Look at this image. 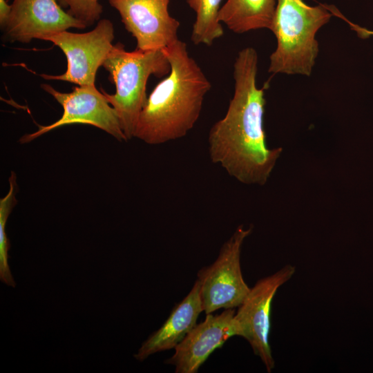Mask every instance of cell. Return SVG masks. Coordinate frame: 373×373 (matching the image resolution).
<instances>
[{
    "label": "cell",
    "mask_w": 373,
    "mask_h": 373,
    "mask_svg": "<svg viewBox=\"0 0 373 373\" xmlns=\"http://www.w3.org/2000/svg\"><path fill=\"white\" fill-rule=\"evenodd\" d=\"M257 72V52L243 48L233 64V95L224 117L211 126L208 143L213 163L240 182L263 185L282 148L269 149L266 145L265 87H258Z\"/></svg>",
    "instance_id": "cell-1"
},
{
    "label": "cell",
    "mask_w": 373,
    "mask_h": 373,
    "mask_svg": "<svg viewBox=\"0 0 373 373\" xmlns=\"http://www.w3.org/2000/svg\"><path fill=\"white\" fill-rule=\"evenodd\" d=\"M171 66L168 75L148 96L134 137L160 144L185 136L198 121L211 85L182 40L163 48Z\"/></svg>",
    "instance_id": "cell-2"
},
{
    "label": "cell",
    "mask_w": 373,
    "mask_h": 373,
    "mask_svg": "<svg viewBox=\"0 0 373 373\" xmlns=\"http://www.w3.org/2000/svg\"><path fill=\"white\" fill-rule=\"evenodd\" d=\"M332 16L324 4L311 6L303 0H277L271 28L277 48L270 55L269 73L309 76L318 53L316 34Z\"/></svg>",
    "instance_id": "cell-3"
},
{
    "label": "cell",
    "mask_w": 373,
    "mask_h": 373,
    "mask_svg": "<svg viewBox=\"0 0 373 373\" xmlns=\"http://www.w3.org/2000/svg\"><path fill=\"white\" fill-rule=\"evenodd\" d=\"M102 66L109 73L116 90L114 94H108L102 88L100 90L115 110L127 140H131L148 99L149 77L168 75L170 64L163 49L128 52L121 43H117Z\"/></svg>",
    "instance_id": "cell-4"
},
{
    "label": "cell",
    "mask_w": 373,
    "mask_h": 373,
    "mask_svg": "<svg viewBox=\"0 0 373 373\" xmlns=\"http://www.w3.org/2000/svg\"><path fill=\"white\" fill-rule=\"evenodd\" d=\"M251 227L239 226L220 248L213 263L198 272L200 295L206 314L220 309L238 307L250 288L243 279L240 267L241 248Z\"/></svg>",
    "instance_id": "cell-5"
},
{
    "label": "cell",
    "mask_w": 373,
    "mask_h": 373,
    "mask_svg": "<svg viewBox=\"0 0 373 373\" xmlns=\"http://www.w3.org/2000/svg\"><path fill=\"white\" fill-rule=\"evenodd\" d=\"M114 26L107 19L98 21L91 31L75 33L67 30L46 37L65 54L67 68L61 75L41 74L47 80H60L77 86H95L98 68L113 47Z\"/></svg>",
    "instance_id": "cell-6"
},
{
    "label": "cell",
    "mask_w": 373,
    "mask_h": 373,
    "mask_svg": "<svg viewBox=\"0 0 373 373\" xmlns=\"http://www.w3.org/2000/svg\"><path fill=\"white\" fill-rule=\"evenodd\" d=\"M41 88L60 104L64 112L54 123L38 125V130L23 135L21 144L28 143L57 128L73 124H88L99 128L119 142L127 141L114 108L95 86H77L70 93H61L48 84Z\"/></svg>",
    "instance_id": "cell-7"
},
{
    "label": "cell",
    "mask_w": 373,
    "mask_h": 373,
    "mask_svg": "<svg viewBox=\"0 0 373 373\" xmlns=\"http://www.w3.org/2000/svg\"><path fill=\"white\" fill-rule=\"evenodd\" d=\"M295 267L285 265L274 274L258 280L235 313L241 337L250 344L268 372L275 366L269 344L271 307L278 289L294 274Z\"/></svg>",
    "instance_id": "cell-8"
},
{
    "label": "cell",
    "mask_w": 373,
    "mask_h": 373,
    "mask_svg": "<svg viewBox=\"0 0 373 373\" xmlns=\"http://www.w3.org/2000/svg\"><path fill=\"white\" fill-rule=\"evenodd\" d=\"M72 28L87 26L65 12L57 0H13L1 30L4 41L26 44Z\"/></svg>",
    "instance_id": "cell-9"
},
{
    "label": "cell",
    "mask_w": 373,
    "mask_h": 373,
    "mask_svg": "<svg viewBox=\"0 0 373 373\" xmlns=\"http://www.w3.org/2000/svg\"><path fill=\"white\" fill-rule=\"evenodd\" d=\"M135 39L136 49H163L176 41L180 22L169 11L170 0H107Z\"/></svg>",
    "instance_id": "cell-10"
},
{
    "label": "cell",
    "mask_w": 373,
    "mask_h": 373,
    "mask_svg": "<svg viewBox=\"0 0 373 373\" xmlns=\"http://www.w3.org/2000/svg\"><path fill=\"white\" fill-rule=\"evenodd\" d=\"M234 309L220 314H206L175 347V353L164 363L175 366L176 373H196L208 357L231 337L241 336L240 328L234 318Z\"/></svg>",
    "instance_id": "cell-11"
},
{
    "label": "cell",
    "mask_w": 373,
    "mask_h": 373,
    "mask_svg": "<svg viewBox=\"0 0 373 373\" xmlns=\"http://www.w3.org/2000/svg\"><path fill=\"white\" fill-rule=\"evenodd\" d=\"M202 312L200 283L197 279L189 294L173 308L163 325L142 344L134 354L135 359L143 361L156 352L175 349L197 324Z\"/></svg>",
    "instance_id": "cell-12"
},
{
    "label": "cell",
    "mask_w": 373,
    "mask_h": 373,
    "mask_svg": "<svg viewBox=\"0 0 373 373\" xmlns=\"http://www.w3.org/2000/svg\"><path fill=\"white\" fill-rule=\"evenodd\" d=\"M277 0H227L218 19L222 24L238 34L267 28L271 30Z\"/></svg>",
    "instance_id": "cell-13"
},
{
    "label": "cell",
    "mask_w": 373,
    "mask_h": 373,
    "mask_svg": "<svg viewBox=\"0 0 373 373\" xmlns=\"http://www.w3.org/2000/svg\"><path fill=\"white\" fill-rule=\"evenodd\" d=\"M195 14L191 40L195 45L211 46L224 34L218 19L222 0H186Z\"/></svg>",
    "instance_id": "cell-14"
},
{
    "label": "cell",
    "mask_w": 373,
    "mask_h": 373,
    "mask_svg": "<svg viewBox=\"0 0 373 373\" xmlns=\"http://www.w3.org/2000/svg\"><path fill=\"white\" fill-rule=\"evenodd\" d=\"M8 181L10 186L8 192L0 199V278L2 283L15 287L16 284L8 265L10 242L6 233V224L17 202L16 193L18 186L15 172L11 171Z\"/></svg>",
    "instance_id": "cell-15"
},
{
    "label": "cell",
    "mask_w": 373,
    "mask_h": 373,
    "mask_svg": "<svg viewBox=\"0 0 373 373\" xmlns=\"http://www.w3.org/2000/svg\"><path fill=\"white\" fill-rule=\"evenodd\" d=\"M59 5L67 8V12L82 21L87 27L98 21L103 12L99 0H57Z\"/></svg>",
    "instance_id": "cell-16"
},
{
    "label": "cell",
    "mask_w": 373,
    "mask_h": 373,
    "mask_svg": "<svg viewBox=\"0 0 373 373\" xmlns=\"http://www.w3.org/2000/svg\"><path fill=\"white\" fill-rule=\"evenodd\" d=\"M329 10L332 14V15L336 16L346 21L351 27L352 30L357 32L358 37L361 38H367L370 35H373V30H367L365 28L361 27L356 24L352 23L346 17H345L342 15V13L334 6H330L329 7Z\"/></svg>",
    "instance_id": "cell-17"
},
{
    "label": "cell",
    "mask_w": 373,
    "mask_h": 373,
    "mask_svg": "<svg viewBox=\"0 0 373 373\" xmlns=\"http://www.w3.org/2000/svg\"><path fill=\"white\" fill-rule=\"evenodd\" d=\"M11 5H8L6 0H0V25H3L10 12Z\"/></svg>",
    "instance_id": "cell-18"
}]
</instances>
